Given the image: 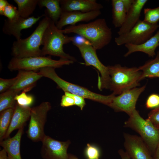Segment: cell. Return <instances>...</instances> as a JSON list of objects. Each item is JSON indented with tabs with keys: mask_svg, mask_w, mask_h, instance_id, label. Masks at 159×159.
Listing matches in <instances>:
<instances>
[{
	"mask_svg": "<svg viewBox=\"0 0 159 159\" xmlns=\"http://www.w3.org/2000/svg\"><path fill=\"white\" fill-rule=\"evenodd\" d=\"M55 68L47 67L40 69L38 73L42 77L49 78L54 81L59 88L64 92H68L72 94L97 102L109 106L115 96L111 94L104 95L92 92L87 89L67 82L59 77L55 71Z\"/></svg>",
	"mask_w": 159,
	"mask_h": 159,
	"instance_id": "5",
	"label": "cell"
},
{
	"mask_svg": "<svg viewBox=\"0 0 159 159\" xmlns=\"http://www.w3.org/2000/svg\"><path fill=\"white\" fill-rule=\"evenodd\" d=\"M17 79V76L10 79H5L0 78V93L4 92L9 90L14 84Z\"/></svg>",
	"mask_w": 159,
	"mask_h": 159,
	"instance_id": "33",
	"label": "cell"
},
{
	"mask_svg": "<svg viewBox=\"0 0 159 159\" xmlns=\"http://www.w3.org/2000/svg\"><path fill=\"white\" fill-rule=\"evenodd\" d=\"M60 0H38V5L40 8L45 7V14L55 24L59 19L62 12Z\"/></svg>",
	"mask_w": 159,
	"mask_h": 159,
	"instance_id": "23",
	"label": "cell"
},
{
	"mask_svg": "<svg viewBox=\"0 0 159 159\" xmlns=\"http://www.w3.org/2000/svg\"><path fill=\"white\" fill-rule=\"evenodd\" d=\"M64 95L72 97L74 101L75 105L79 107L82 110L86 105L85 99L81 96L74 95L68 92H65Z\"/></svg>",
	"mask_w": 159,
	"mask_h": 159,
	"instance_id": "35",
	"label": "cell"
},
{
	"mask_svg": "<svg viewBox=\"0 0 159 159\" xmlns=\"http://www.w3.org/2000/svg\"><path fill=\"white\" fill-rule=\"evenodd\" d=\"M78 49L86 66H92L95 68L100 73L98 77L97 86L102 90L104 89H108L110 77L107 66L103 64L99 59L96 50L89 42L79 43L73 44Z\"/></svg>",
	"mask_w": 159,
	"mask_h": 159,
	"instance_id": "8",
	"label": "cell"
},
{
	"mask_svg": "<svg viewBox=\"0 0 159 159\" xmlns=\"http://www.w3.org/2000/svg\"><path fill=\"white\" fill-rule=\"evenodd\" d=\"M125 46L127 49L124 56L127 57L136 52H141L149 57H153L155 55V50L159 46V29L156 34L144 42L138 45L127 44Z\"/></svg>",
	"mask_w": 159,
	"mask_h": 159,
	"instance_id": "19",
	"label": "cell"
},
{
	"mask_svg": "<svg viewBox=\"0 0 159 159\" xmlns=\"http://www.w3.org/2000/svg\"><path fill=\"white\" fill-rule=\"evenodd\" d=\"M51 20L46 15L39 22L35 30L28 37L20 39L14 42L11 48V54L14 57L24 58L41 56L42 39L44 32Z\"/></svg>",
	"mask_w": 159,
	"mask_h": 159,
	"instance_id": "2",
	"label": "cell"
},
{
	"mask_svg": "<svg viewBox=\"0 0 159 159\" xmlns=\"http://www.w3.org/2000/svg\"><path fill=\"white\" fill-rule=\"evenodd\" d=\"M159 106V95L153 93L150 95L146 100L145 106L148 109H154Z\"/></svg>",
	"mask_w": 159,
	"mask_h": 159,
	"instance_id": "32",
	"label": "cell"
},
{
	"mask_svg": "<svg viewBox=\"0 0 159 159\" xmlns=\"http://www.w3.org/2000/svg\"><path fill=\"white\" fill-rule=\"evenodd\" d=\"M74 62L62 58H60L59 60H55L52 59L50 57L45 56L24 58L13 57L9 62L8 68L11 71L25 70L37 72L44 67L60 68L64 65H69Z\"/></svg>",
	"mask_w": 159,
	"mask_h": 159,
	"instance_id": "7",
	"label": "cell"
},
{
	"mask_svg": "<svg viewBox=\"0 0 159 159\" xmlns=\"http://www.w3.org/2000/svg\"><path fill=\"white\" fill-rule=\"evenodd\" d=\"M15 99L18 105L23 107H30L34 101V98L32 96L27 95L24 91L17 95Z\"/></svg>",
	"mask_w": 159,
	"mask_h": 159,
	"instance_id": "29",
	"label": "cell"
},
{
	"mask_svg": "<svg viewBox=\"0 0 159 159\" xmlns=\"http://www.w3.org/2000/svg\"><path fill=\"white\" fill-rule=\"evenodd\" d=\"M24 127L19 130L13 137L3 140L0 142V145L6 152L8 159H22L20 153V144Z\"/></svg>",
	"mask_w": 159,
	"mask_h": 159,
	"instance_id": "20",
	"label": "cell"
},
{
	"mask_svg": "<svg viewBox=\"0 0 159 159\" xmlns=\"http://www.w3.org/2000/svg\"><path fill=\"white\" fill-rule=\"evenodd\" d=\"M146 86L135 87L115 96L108 106L116 112H124L129 116L136 109V105L140 95Z\"/></svg>",
	"mask_w": 159,
	"mask_h": 159,
	"instance_id": "11",
	"label": "cell"
},
{
	"mask_svg": "<svg viewBox=\"0 0 159 159\" xmlns=\"http://www.w3.org/2000/svg\"><path fill=\"white\" fill-rule=\"evenodd\" d=\"M124 127L135 131L140 135L153 156L159 143V132L147 119H144L136 110L125 122Z\"/></svg>",
	"mask_w": 159,
	"mask_h": 159,
	"instance_id": "6",
	"label": "cell"
},
{
	"mask_svg": "<svg viewBox=\"0 0 159 159\" xmlns=\"http://www.w3.org/2000/svg\"><path fill=\"white\" fill-rule=\"evenodd\" d=\"M124 146L131 159H153L146 145L140 137L124 132Z\"/></svg>",
	"mask_w": 159,
	"mask_h": 159,
	"instance_id": "13",
	"label": "cell"
},
{
	"mask_svg": "<svg viewBox=\"0 0 159 159\" xmlns=\"http://www.w3.org/2000/svg\"><path fill=\"white\" fill-rule=\"evenodd\" d=\"M85 153L87 159H99L100 155L98 149L89 143L87 144Z\"/></svg>",
	"mask_w": 159,
	"mask_h": 159,
	"instance_id": "31",
	"label": "cell"
},
{
	"mask_svg": "<svg viewBox=\"0 0 159 159\" xmlns=\"http://www.w3.org/2000/svg\"><path fill=\"white\" fill-rule=\"evenodd\" d=\"M8 2L6 0H0V14H1L4 9L8 4Z\"/></svg>",
	"mask_w": 159,
	"mask_h": 159,
	"instance_id": "38",
	"label": "cell"
},
{
	"mask_svg": "<svg viewBox=\"0 0 159 159\" xmlns=\"http://www.w3.org/2000/svg\"><path fill=\"white\" fill-rule=\"evenodd\" d=\"M118 153L121 159H131L127 153L123 149H119Z\"/></svg>",
	"mask_w": 159,
	"mask_h": 159,
	"instance_id": "37",
	"label": "cell"
},
{
	"mask_svg": "<svg viewBox=\"0 0 159 159\" xmlns=\"http://www.w3.org/2000/svg\"><path fill=\"white\" fill-rule=\"evenodd\" d=\"M31 109L30 107H22L16 103L4 139L9 137L10 134L14 130H19L24 127L26 121L30 118Z\"/></svg>",
	"mask_w": 159,
	"mask_h": 159,
	"instance_id": "21",
	"label": "cell"
},
{
	"mask_svg": "<svg viewBox=\"0 0 159 159\" xmlns=\"http://www.w3.org/2000/svg\"><path fill=\"white\" fill-rule=\"evenodd\" d=\"M138 68L142 72L141 80L147 77L159 78V51L154 59L147 61Z\"/></svg>",
	"mask_w": 159,
	"mask_h": 159,
	"instance_id": "24",
	"label": "cell"
},
{
	"mask_svg": "<svg viewBox=\"0 0 159 159\" xmlns=\"http://www.w3.org/2000/svg\"><path fill=\"white\" fill-rule=\"evenodd\" d=\"M0 159H8L7 153L4 149L0 151Z\"/></svg>",
	"mask_w": 159,
	"mask_h": 159,
	"instance_id": "39",
	"label": "cell"
},
{
	"mask_svg": "<svg viewBox=\"0 0 159 159\" xmlns=\"http://www.w3.org/2000/svg\"><path fill=\"white\" fill-rule=\"evenodd\" d=\"M74 105H75L74 101L72 97L65 95L62 96L60 102L61 106L66 107Z\"/></svg>",
	"mask_w": 159,
	"mask_h": 159,
	"instance_id": "36",
	"label": "cell"
},
{
	"mask_svg": "<svg viewBox=\"0 0 159 159\" xmlns=\"http://www.w3.org/2000/svg\"><path fill=\"white\" fill-rule=\"evenodd\" d=\"M147 119L155 127L159 128V106L153 109L149 112Z\"/></svg>",
	"mask_w": 159,
	"mask_h": 159,
	"instance_id": "34",
	"label": "cell"
},
{
	"mask_svg": "<svg viewBox=\"0 0 159 159\" xmlns=\"http://www.w3.org/2000/svg\"><path fill=\"white\" fill-rule=\"evenodd\" d=\"M16 76V82L9 89L26 92L31 90L35 86L37 81L42 77L38 72L25 70L18 71Z\"/></svg>",
	"mask_w": 159,
	"mask_h": 159,
	"instance_id": "17",
	"label": "cell"
},
{
	"mask_svg": "<svg viewBox=\"0 0 159 159\" xmlns=\"http://www.w3.org/2000/svg\"><path fill=\"white\" fill-rule=\"evenodd\" d=\"M51 104L43 102L31 108L29 122L26 132L28 138L34 142L42 141L46 135L44 127L47 114L51 109Z\"/></svg>",
	"mask_w": 159,
	"mask_h": 159,
	"instance_id": "9",
	"label": "cell"
},
{
	"mask_svg": "<svg viewBox=\"0 0 159 159\" xmlns=\"http://www.w3.org/2000/svg\"><path fill=\"white\" fill-rule=\"evenodd\" d=\"M0 15L5 16L10 20L14 19L19 16L16 7L9 3Z\"/></svg>",
	"mask_w": 159,
	"mask_h": 159,
	"instance_id": "30",
	"label": "cell"
},
{
	"mask_svg": "<svg viewBox=\"0 0 159 159\" xmlns=\"http://www.w3.org/2000/svg\"><path fill=\"white\" fill-rule=\"evenodd\" d=\"M158 28L159 25L158 24H152L143 20H140L129 32L115 37V42L118 46L127 44H140L151 38Z\"/></svg>",
	"mask_w": 159,
	"mask_h": 159,
	"instance_id": "10",
	"label": "cell"
},
{
	"mask_svg": "<svg viewBox=\"0 0 159 159\" xmlns=\"http://www.w3.org/2000/svg\"><path fill=\"white\" fill-rule=\"evenodd\" d=\"M143 20L152 24H157L159 21V6L154 8H145Z\"/></svg>",
	"mask_w": 159,
	"mask_h": 159,
	"instance_id": "28",
	"label": "cell"
},
{
	"mask_svg": "<svg viewBox=\"0 0 159 159\" xmlns=\"http://www.w3.org/2000/svg\"><path fill=\"white\" fill-rule=\"evenodd\" d=\"M18 6L19 16L27 19L29 18L38 5V0H14Z\"/></svg>",
	"mask_w": 159,
	"mask_h": 159,
	"instance_id": "25",
	"label": "cell"
},
{
	"mask_svg": "<svg viewBox=\"0 0 159 159\" xmlns=\"http://www.w3.org/2000/svg\"><path fill=\"white\" fill-rule=\"evenodd\" d=\"M61 30L58 29L52 20L45 30L43 37L41 56L47 54L59 57L60 58L69 59L74 62L76 59L63 50L64 44L72 41L73 37L65 35Z\"/></svg>",
	"mask_w": 159,
	"mask_h": 159,
	"instance_id": "4",
	"label": "cell"
},
{
	"mask_svg": "<svg viewBox=\"0 0 159 159\" xmlns=\"http://www.w3.org/2000/svg\"><path fill=\"white\" fill-rule=\"evenodd\" d=\"M68 159H79L76 156L71 154H68Z\"/></svg>",
	"mask_w": 159,
	"mask_h": 159,
	"instance_id": "41",
	"label": "cell"
},
{
	"mask_svg": "<svg viewBox=\"0 0 159 159\" xmlns=\"http://www.w3.org/2000/svg\"><path fill=\"white\" fill-rule=\"evenodd\" d=\"M153 159H159V143L153 156Z\"/></svg>",
	"mask_w": 159,
	"mask_h": 159,
	"instance_id": "40",
	"label": "cell"
},
{
	"mask_svg": "<svg viewBox=\"0 0 159 159\" xmlns=\"http://www.w3.org/2000/svg\"><path fill=\"white\" fill-rule=\"evenodd\" d=\"M148 1L133 0L127 13L124 21L117 32L118 35L129 32L139 21L142 10Z\"/></svg>",
	"mask_w": 159,
	"mask_h": 159,
	"instance_id": "18",
	"label": "cell"
},
{
	"mask_svg": "<svg viewBox=\"0 0 159 159\" xmlns=\"http://www.w3.org/2000/svg\"><path fill=\"white\" fill-rule=\"evenodd\" d=\"M62 12L79 11L88 12L100 10L103 6L96 0H60Z\"/></svg>",
	"mask_w": 159,
	"mask_h": 159,
	"instance_id": "16",
	"label": "cell"
},
{
	"mask_svg": "<svg viewBox=\"0 0 159 159\" xmlns=\"http://www.w3.org/2000/svg\"><path fill=\"white\" fill-rule=\"evenodd\" d=\"M61 31L64 34L73 33L82 37L96 50L108 45L112 38L111 29L103 18L87 24L69 25Z\"/></svg>",
	"mask_w": 159,
	"mask_h": 159,
	"instance_id": "1",
	"label": "cell"
},
{
	"mask_svg": "<svg viewBox=\"0 0 159 159\" xmlns=\"http://www.w3.org/2000/svg\"><path fill=\"white\" fill-rule=\"evenodd\" d=\"M157 129H158V131L159 132V128H157Z\"/></svg>",
	"mask_w": 159,
	"mask_h": 159,
	"instance_id": "42",
	"label": "cell"
},
{
	"mask_svg": "<svg viewBox=\"0 0 159 159\" xmlns=\"http://www.w3.org/2000/svg\"><path fill=\"white\" fill-rule=\"evenodd\" d=\"M45 15L35 17L33 16L25 19L19 16L16 19L4 20L2 28L3 32L6 34L13 35L18 40L21 38V31L24 29L31 27Z\"/></svg>",
	"mask_w": 159,
	"mask_h": 159,
	"instance_id": "14",
	"label": "cell"
},
{
	"mask_svg": "<svg viewBox=\"0 0 159 159\" xmlns=\"http://www.w3.org/2000/svg\"><path fill=\"white\" fill-rule=\"evenodd\" d=\"M14 108H9L0 112V142L4 139L10 125Z\"/></svg>",
	"mask_w": 159,
	"mask_h": 159,
	"instance_id": "27",
	"label": "cell"
},
{
	"mask_svg": "<svg viewBox=\"0 0 159 159\" xmlns=\"http://www.w3.org/2000/svg\"><path fill=\"white\" fill-rule=\"evenodd\" d=\"M20 92L9 89L0 95V112L9 108H14L16 102V96Z\"/></svg>",
	"mask_w": 159,
	"mask_h": 159,
	"instance_id": "26",
	"label": "cell"
},
{
	"mask_svg": "<svg viewBox=\"0 0 159 159\" xmlns=\"http://www.w3.org/2000/svg\"><path fill=\"white\" fill-rule=\"evenodd\" d=\"M110 81L108 89L112 94L119 95L140 85L142 72L138 67H122L120 64L107 66Z\"/></svg>",
	"mask_w": 159,
	"mask_h": 159,
	"instance_id": "3",
	"label": "cell"
},
{
	"mask_svg": "<svg viewBox=\"0 0 159 159\" xmlns=\"http://www.w3.org/2000/svg\"><path fill=\"white\" fill-rule=\"evenodd\" d=\"M41 142L40 154L43 159H68L69 140L59 141L46 135Z\"/></svg>",
	"mask_w": 159,
	"mask_h": 159,
	"instance_id": "12",
	"label": "cell"
},
{
	"mask_svg": "<svg viewBox=\"0 0 159 159\" xmlns=\"http://www.w3.org/2000/svg\"><path fill=\"white\" fill-rule=\"evenodd\" d=\"M101 14L100 10L85 13L79 11L62 12L56 25L58 29L62 30L63 27L67 25H74L79 22H87L94 20Z\"/></svg>",
	"mask_w": 159,
	"mask_h": 159,
	"instance_id": "15",
	"label": "cell"
},
{
	"mask_svg": "<svg viewBox=\"0 0 159 159\" xmlns=\"http://www.w3.org/2000/svg\"><path fill=\"white\" fill-rule=\"evenodd\" d=\"M133 0H112V23L115 28H120Z\"/></svg>",
	"mask_w": 159,
	"mask_h": 159,
	"instance_id": "22",
	"label": "cell"
}]
</instances>
